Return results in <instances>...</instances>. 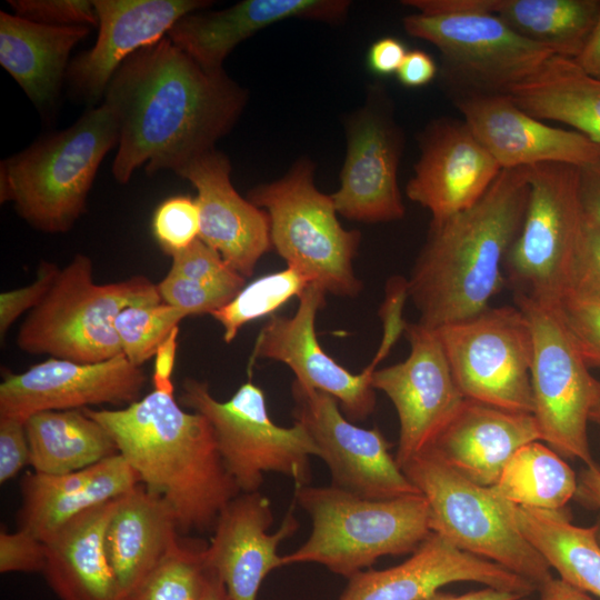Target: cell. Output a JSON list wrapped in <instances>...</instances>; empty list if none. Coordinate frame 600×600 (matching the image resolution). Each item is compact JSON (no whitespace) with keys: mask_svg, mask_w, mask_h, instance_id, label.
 <instances>
[{"mask_svg":"<svg viewBox=\"0 0 600 600\" xmlns=\"http://www.w3.org/2000/svg\"><path fill=\"white\" fill-rule=\"evenodd\" d=\"M406 6L429 16H453L476 12L497 13L500 0H407Z\"/></svg>","mask_w":600,"mask_h":600,"instance_id":"c3c4849f","label":"cell"},{"mask_svg":"<svg viewBox=\"0 0 600 600\" xmlns=\"http://www.w3.org/2000/svg\"><path fill=\"white\" fill-rule=\"evenodd\" d=\"M580 198L584 218L600 229V162L580 168Z\"/></svg>","mask_w":600,"mask_h":600,"instance_id":"f5cc1de1","label":"cell"},{"mask_svg":"<svg viewBox=\"0 0 600 600\" xmlns=\"http://www.w3.org/2000/svg\"><path fill=\"white\" fill-rule=\"evenodd\" d=\"M507 93L530 116L564 123L600 144V79L574 59L551 57Z\"/></svg>","mask_w":600,"mask_h":600,"instance_id":"4dcf8cb0","label":"cell"},{"mask_svg":"<svg viewBox=\"0 0 600 600\" xmlns=\"http://www.w3.org/2000/svg\"><path fill=\"white\" fill-rule=\"evenodd\" d=\"M178 333L179 327L174 328L157 349L151 378L153 390L174 394L172 373L177 354Z\"/></svg>","mask_w":600,"mask_h":600,"instance_id":"681fc988","label":"cell"},{"mask_svg":"<svg viewBox=\"0 0 600 600\" xmlns=\"http://www.w3.org/2000/svg\"><path fill=\"white\" fill-rule=\"evenodd\" d=\"M528 194V167L502 169L473 206L431 223L407 281L419 323L438 329L490 307L504 283V260L520 232Z\"/></svg>","mask_w":600,"mask_h":600,"instance_id":"7a4b0ae2","label":"cell"},{"mask_svg":"<svg viewBox=\"0 0 600 600\" xmlns=\"http://www.w3.org/2000/svg\"><path fill=\"white\" fill-rule=\"evenodd\" d=\"M514 304L524 312L532 330L533 416L542 442L562 458L593 466L588 422L600 401V381L590 373L559 302L514 292Z\"/></svg>","mask_w":600,"mask_h":600,"instance_id":"30bf717a","label":"cell"},{"mask_svg":"<svg viewBox=\"0 0 600 600\" xmlns=\"http://www.w3.org/2000/svg\"><path fill=\"white\" fill-rule=\"evenodd\" d=\"M513 31L576 59L600 14L599 0H500L496 13Z\"/></svg>","mask_w":600,"mask_h":600,"instance_id":"836d02e7","label":"cell"},{"mask_svg":"<svg viewBox=\"0 0 600 600\" xmlns=\"http://www.w3.org/2000/svg\"><path fill=\"white\" fill-rule=\"evenodd\" d=\"M118 498L82 511L43 540L42 572L60 600H120L106 549V531Z\"/></svg>","mask_w":600,"mask_h":600,"instance_id":"83f0119b","label":"cell"},{"mask_svg":"<svg viewBox=\"0 0 600 600\" xmlns=\"http://www.w3.org/2000/svg\"><path fill=\"white\" fill-rule=\"evenodd\" d=\"M400 140L388 116L369 103L351 121L341 184L331 194L337 213L362 222L401 219L397 181Z\"/></svg>","mask_w":600,"mask_h":600,"instance_id":"cb8c5ba5","label":"cell"},{"mask_svg":"<svg viewBox=\"0 0 600 600\" xmlns=\"http://www.w3.org/2000/svg\"><path fill=\"white\" fill-rule=\"evenodd\" d=\"M291 393L294 421L304 426L318 447L331 486L371 500L420 493L390 453L392 443L379 428L356 426L341 412L337 399L296 380Z\"/></svg>","mask_w":600,"mask_h":600,"instance_id":"5bb4252c","label":"cell"},{"mask_svg":"<svg viewBox=\"0 0 600 600\" xmlns=\"http://www.w3.org/2000/svg\"><path fill=\"white\" fill-rule=\"evenodd\" d=\"M163 302L157 283L146 276L99 284L91 259L77 253L56 277L43 300L22 322L18 347L29 354L76 362H101L123 354L114 328L130 306Z\"/></svg>","mask_w":600,"mask_h":600,"instance_id":"8992f818","label":"cell"},{"mask_svg":"<svg viewBox=\"0 0 600 600\" xmlns=\"http://www.w3.org/2000/svg\"><path fill=\"white\" fill-rule=\"evenodd\" d=\"M178 401L210 422L221 459L240 492L259 491L267 472L289 477L296 488L310 483V457H319L318 447L302 423L276 424L263 390L251 380L229 400L219 401L208 382L187 378Z\"/></svg>","mask_w":600,"mask_h":600,"instance_id":"9c48e42d","label":"cell"},{"mask_svg":"<svg viewBox=\"0 0 600 600\" xmlns=\"http://www.w3.org/2000/svg\"><path fill=\"white\" fill-rule=\"evenodd\" d=\"M538 440L533 414L466 398L427 450L468 480L493 487L516 451Z\"/></svg>","mask_w":600,"mask_h":600,"instance_id":"d4e9b609","label":"cell"},{"mask_svg":"<svg viewBox=\"0 0 600 600\" xmlns=\"http://www.w3.org/2000/svg\"><path fill=\"white\" fill-rule=\"evenodd\" d=\"M294 499L312 530L301 547L282 556L283 567L318 563L350 579L383 556L412 553L431 533L422 493L371 500L331 484H308L296 488Z\"/></svg>","mask_w":600,"mask_h":600,"instance_id":"5b68a950","label":"cell"},{"mask_svg":"<svg viewBox=\"0 0 600 600\" xmlns=\"http://www.w3.org/2000/svg\"><path fill=\"white\" fill-rule=\"evenodd\" d=\"M559 308L586 362L592 367L600 361V298L567 291Z\"/></svg>","mask_w":600,"mask_h":600,"instance_id":"b9f144b4","label":"cell"},{"mask_svg":"<svg viewBox=\"0 0 600 600\" xmlns=\"http://www.w3.org/2000/svg\"><path fill=\"white\" fill-rule=\"evenodd\" d=\"M501 170L464 121H442L423 139L407 196L439 223L473 206Z\"/></svg>","mask_w":600,"mask_h":600,"instance_id":"603a6c76","label":"cell"},{"mask_svg":"<svg viewBox=\"0 0 600 600\" xmlns=\"http://www.w3.org/2000/svg\"><path fill=\"white\" fill-rule=\"evenodd\" d=\"M179 532L171 506L142 483L118 498L106 531V549L120 600L180 543Z\"/></svg>","mask_w":600,"mask_h":600,"instance_id":"f1b7e54d","label":"cell"},{"mask_svg":"<svg viewBox=\"0 0 600 600\" xmlns=\"http://www.w3.org/2000/svg\"><path fill=\"white\" fill-rule=\"evenodd\" d=\"M576 62L592 77L600 79V14Z\"/></svg>","mask_w":600,"mask_h":600,"instance_id":"11a10c76","label":"cell"},{"mask_svg":"<svg viewBox=\"0 0 600 600\" xmlns=\"http://www.w3.org/2000/svg\"><path fill=\"white\" fill-rule=\"evenodd\" d=\"M170 271L186 278L239 292L246 278L232 269L223 258L202 240L171 256Z\"/></svg>","mask_w":600,"mask_h":600,"instance_id":"ab89813d","label":"cell"},{"mask_svg":"<svg viewBox=\"0 0 600 600\" xmlns=\"http://www.w3.org/2000/svg\"><path fill=\"white\" fill-rule=\"evenodd\" d=\"M327 292L310 283L299 297L291 317H271L256 339L252 359H269L287 364L296 381L303 387L332 396L347 419L366 420L376 407L372 372L382 354L361 373H352L320 346L314 323L317 313L326 306Z\"/></svg>","mask_w":600,"mask_h":600,"instance_id":"2e32d148","label":"cell"},{"mask_svg":"<svg viewBox=\"0 0 600 600\" xmlns=\"http://www.w3.org/2000/svg\"><path fill=\"white\" fill-rule=\"evenodd\" d=\"M538 590L540 591V600H592L587 592L560 578L550 579Z\"/></svg>","mask_w":600,"mask_h":600,"instance_id":"6f0895ef","label":"cell"},{"mask_svg":"<svg viewBox=\"0 0 600 600\" xmlns=\"http://www.w3.org/2000/svg\"><path fill=\"white\" fill-rule=\"evenodd\" d=\"M574 499L584 508L600 511V468L586 466L578 474V488ZM596 538L600 546V516L594 523Z\"/></svg>","mask_w":600,"mask_h":600,"instance_id":"db71d44e","label":"cell"},{"mask_svg":"<svg viewBox=\"0 0 600 600\" xmlns=\"http://www.w3.org/2000/svg\"><path fill=\"white\" fill-rule=\"evenodd\" d=\"M204 548L180 541L121 600H199L209 573Z\"/></svg>","mask_w":600,"mask_h":600,"instance_id":"8d00e7d4","label":"cell"},{"mask_svg":"<svg viewBox=\"0 0 600 600\" xmlns=\"http://www.w3.org/2000/svg\"><path fill=\"white\" fill-rule=\"evenodd\" d=\"M434 330L464 398L533 414V336L518 306L488 307Z\"/></svg>","mask_w":600,"mask_h":600,"instance_id":"7c38bea8","label":"cell"},{"mask_svg":"<svg viewBox=\"0 0 600 600\" xmlns=\"http://www.w3.org/2000/svg\"><path fill=\"white\" fill-rule=\"evenodd\" d=\"M30 463L26 420L0 416V483L14 478Z\"/></svg>","mask_w":600,"mask_h":600,"instance_id":"7dc6e473","label":"cell"},{"mask_svg":"<svg viewBox=\"0 0 600 600\" xmlns=\"http://www.w3.org/2000/svg\"><path fill=\"white\" fill-rule=\"evenodd\" d=\"M157 286L163 302L184 311L188 316L211 314L238 293L186 278L170 270Z\"/></svg>","mask_w":600,"mask_h":600,"instance_id":"60d3db41","label":"cell"},{"mask_svg":"<svg viewBox=\"0 0 600 600\" xmlns=\"http://www.w3.org/2000/svg\"><path fill=\"white\" fill-rule=\"evenodd\" d=\"M266 209L271 244L288 267L306 273L327 293L356 297L362 289L353 270L360 233L344 230L331 199L313 184V164L300 160L278 181L249 192Z\"/></svg>","mask_w":600,"mask_h":600,"instance_id":"ba28073f","label":"cell"},{"mask_svg":"<svg viewBox=\"0 0 600 600\" xmlns=\"http://www.w3.org/2000/svg\"><path fill=\"white\" fill-rule=\"evenodd\" d=\"M403 43L394 38H382L376 41L368 53L370 69L381 76L397 73L406 54Z\"/></svg>","mask_w":600,"mask_h":600,"instance_id":"816d5d0a","label":"cell"},{"mask_svg":"<svg viewBox=\"0 0 600 600\" xmlns=\"http://www.w3.org/2000/svg\"><path fill=\"white\" fill-rule=\"evenodd\" d=\"M338 600H422L446 584L472 581L486 587L531 594L537 588L498 563L459 550L431 532L402 563L360 571Z\"/></svg>","mask_w":600,"mask_h":600,"instance_id":"ffe728a7","label":"cell"},{"mask_svg":"<svg viewBox=\"0 0 600 600\" xmlns=\"http://www.w3.org/2000/svg\"><path fill=\"white\" fill-rule=\"evenodd\" d=\"M146 383L141 367L124 354L83 363L49 358L0 384V416L27 420L48 410H74L97 404L129 406Z\"/></svg>","mask_w":600,"mask_h":600,"instance_id":"e0dca14e","label":"cell"},{"mask_svg":"<svg viewBox=\"0 0 600 600\" xmlns=\"http://www.w3.org/2000/svg\"><path fill=\"white\" fill-rule=\"evenodd\" d=\"M174 173L197 190L199 239L214 249L243 278L270 250V219L266 210L242 198L230 179L231 164L216 149L187 162Z\"/></svg>","mask_w":600,"mask_h":600,"instance_id":"7402d4cb","label":"cell"},{"mask_svg":"<svg viewBox=\"0 0 600 600\" xmlns=\"http://www.w3.org/2000/svg\"><path fill=\"white\" fill-rule=\"evenodd\" d=\"M118 141L107 104L90 108L70 127L1 161V202H13L17 213L37 230L69 231L86 211L100 163Z\"/></svg>","mask_w":600,"mask_h":600,"instance_id":"277c9868","label":"cell"},{"mask_svg":"<svg viewBox=\"0 0 600 600\" xmlns=\"http://www.w3.org/2000/svg\"><path fill=\"white\" fill-rule=\"evenodd\" d=\"M410 353L401 362L374 370L371 384L392 402L400 430L396 461L400 468L429 448L466 399L458 388L434 329L404 323Z\"/></svg>","mask_w":600,"mask_h":600,"instance_id":"9a60e30c","label":"cell"},{"mask_svg":"<svg viewBox=\"0 0 600 600\" xmlns=\"http://www.w3.org/2000/svg\"><path fill=\"white\" fill-rule=\"evenodd\" d=\"M590 421H593L598 426H600V401L598 402V404L593 409V411L591 413V417H590Z\"/></svg>","mask_w":600,"mask_h":600,"instance_id":"91938a15","label":"cell"},{"mask_svg":"<svg viewBox=\"0 0 600 600\" xmlns=\"http://www.w3.org/2000/svg\"><path fill=\"white\" fill-rule=\"evenodd\" d=\"M272 523L270 500L259 491L240 492L220 511L203 556L232 600H257L267 576L283 567L278 547L296 533L299 522L291 509L268 533Z\"/></svg>","mask_w":600,"mask_h":600,"instance_id":"44dd1931","label":"cell"},{"mask_svg":"<svg viewBox=\"0 0 600 600\" xmlns=\"http://www.w3.org/2000/svg\"><path fill=\"white\" fill-rule=\"evenodd\" d=\"M349 6L344 0H244L220 11L190 12L167 37L203 69L222 71L227 56L257 31L289 18L338 22Z\"/></svg>","mask_w":600,"mask_h":600,"instance_id":"484cf974","label":"cell"},{"mask_svg":"<svg viewBox=\"0 0 600 600\" xmlns=\"http://www.w3.org/2000/svg\"><path fill=\"white\" fill-rule=\"evenodd\" d=\"M82 410L106 429L140 483L171 506L180 532L212 531L240 493L210 422L183 410L174 394L153 390L120 409Z\"/></svg>","mask_w":600,"mask_h":600,"instance_id":"3957f363","label":"cell"},{"mask_svg":"<svg viewBox=\"0 0 600 600\" xmlns=\"http://www.w3.org/2000/svg\"><path fill=\"white\" fill-rule=\"evenodd\" d=\"M519 527L551 569L567 583L600 598V546L596 527L571 522L569 510L516 506Z\"/></svg>","mask_w":600,"mask_h":600,"instance_id":"d6a6232c","label":"cell"},{"mask_svg":"<svg viewBox=\"0 0 600 600\" xmlns=\"http://www.w3.org/2000/svg\"><path fill=\"white\" fill-rule=\"evenodd\" d=\"M138 483L137 472L120 453L66 474L27 472L20 482L19 528L43 541L74 516Z\"/></svg>","mask_w":600,"mask_h":600,"instance_id":"4316f807","label":"cell"},{"mask_svg":"<svg viewBox=\"0 0 600 600\" xmlns=\"http://www.w3.org/2000/svg\"><path fill=\"white\" fill-rule=\"evenodd\" d=\"M592 367H596V368L600 369V361L596 362Z\"/></svg>","mask_w":600,"mask_h":600,"instance_id":"94428289","label":"cell"},{"mask_svg":"<svg viewBox=\"0 0 600 600\" xmlns=\"http://www.w3.org/2000/svg\"><path fill=\"white\" fill-rule=\"evenodd\" d=\"M310 283L306 273L287 266L244 286L211 316L221 324L224 342L230 343L244 324L273 313L292 297L299 298Z\"/></svg>","mask_w":600,"mask_h":600,"instance_id":"d590c367","label":"cell"},{"mask_svg":"<svg viewBox=\"0 0 600 600\" xmlns=\"http://www.w3.org/2000/svg\"><path fill=\"white\" fill-rule=\"evenodd\" d=\"M102 102L119 132L112 174L124 184L138 168L176 172L216 149L239 119L247 92L223 70L203 69L164 37L119 67Z\"/></svg>","mask_w":600,"mask_h":600,"instance_id":"6da1fadb","label":"cell"},{"mask_svg":"<svg viewBox=\"0 0 600 600\" xmlns=\"http://www.w3.org/2000/svg\"><path fill=\"white\" fill-rule=\"evenodd\" d=\"M187 317L184 311L166 302L127 307L114 320L122 353L131 363L141 367Z\"/></svg>","mask_w":600,"mask_h":600,"instance_id":"74e56055","label":"cell"},{"mask_svg":"<svg viewBox=\"0 0 600 600\" xmlns=\"http://www.w3.org/2000/svg\"><path fill=\"white\" fill-rule=\"evenodd\" d=\"M26 430L38 473L66 474L119 453L106 429L82 409L33 413Z\"/></svg>","mask_w":600,"mask_h":600,"instance_id":"1f68e13d","label":"cell"},{"mask_svg":"<svg viewBox=\"0 0 600 600\" xmlns=\"http://www.w3.org/2000/svg\"><path fill=\"white\" fill-rule=\"evenodd\" d=\"M89 27H52L0 12V64L39 110L54 106L72 49Z\"/></svg>","mask_w":600,"mask_h":600,"instance_id":"f546056e","label":"cell"},{"mask_svg":"<svg viewBox=\"0 0 600 600\" xmlns=\"http://www.w3.org/2000/svg\"><path fill=\"white\" fill-rule=\"evenodd\" d=\"M493 488L514 506L558 511L574 499L578 476L561 456L538 440L516 451Z\"/></svg>","mask_w":600,"mask_h":600,"instance_id":"e575fe53","label":"cell"},{"mask_svg":"<svg viewBox=\"0 0 600 600\" xmlns=\"http://www.w3.org/2000/svg\"><path fill=\"white\" fill-rule=\"evenodd\" d=\"M60 268L49 261H41L36 280L24 287L0 294V336H6L11 324L26 311L34 309L52 287Z\"/></svg>","mask_w":600,"mask_h":600,"instance_id":"f6af8a7d","label":"cell"},{"mask_svg":"<svg viewBox=\"0 0 600 600\" xmlns=\"http://www.w3.org/2000/svg\"><path fill=\"white\" fill-rule=\"evenodd\" d=\"M519 600H526V599L521 598V599H519Z\"/></svg>","mask_w":600,"mask_h":600,"instance_id":"6125c7cd","label":"cell"},{"mask_svg":"<svg viewBox=\"0 0 600 600\" xmlns=\"http://www.w3.org/2000/svg\"><path fill=\"white\" fill-rule=\"evenodd\" d=\"M14 14L52 27H98L93 0H9Z\"/></svg>","mask_w":600,"mask_h":600,"instance_id":"7bdbcfd3","label":"cell"},{"mask_svg":"<svg viewBox=\"0 0 600 600\" xmlns=\"http://www.w3.org/2000/svg\"><path fill=\"white\" fill-rule=\"evenodd\" d=\"M46 563L44 542L29 531L0 532V572H39Z\"/></svg>","mask_w":600,"mask_h":600,"instance_id":"bcb514c9","label":"cell"},{"mask_svg":"<svg viewBox=\"0 0 600 600\" xmlns=\"http://www.w3.org/2000/svg\"><path fill=\"white\" fill-rule=\"evenodd\" d=\"M521 598L524 597L510 591L486 587L483 589L463 594H452L437 591L422 600H519Z\"/></svg>","mask_w":600,"mask_h":600,"instance_id":"9f6ffc18","label":"cell"},{"mask_svg":"<svg viewBox=\"0 0 600 600\" xmlns=\"http://www.w3.org/2000/svg\"><path fill=\"white\" fill-rule=\"evenodd\" d=\"M203 0H93L98 16L94 44L74 57L66 80L88 103L103 98L119 67L143 47L167 37L183 16L206 9Z\"/></svg>","mask_w":600,"mask_h":600,"instance_id":"d6986e66","label":"cell"},{"mask_svg":"<svg viewBox=\"0 0 600 600\" xmlns=\"http://www.w3.org/2000/svg\"><path fill=\"white\" fill-rule=\"evenodd\" d=\"M567 291L600 298V229L584 216Z\"/></svg>","mask_w":600,"mask_h":600,"instance_id":"ee69618b","label":"cell"},{"mask_svg":"<svg viewBox=\"0 0 600 600\" xmlns=\"http://www.w3.org/2000/svg\"><path fill=\"white\" fill-rule=\"evenodd\" d=\"M401 470L428 501L431 532L459 550L500 564L537 590L553 578L547 560L522 533L516 506L493 487L468 480L429 450Z\"/></svg>","mask_w":600,"mask_h":600,"instance_id":"52a82bcc","label":"cell"},{"mask_svg":"<svg viewBox=\"0 0 600 600\" xmlns=\"http://www.w3.org/2000/svg\"><path fill=\"white\" fill-rule=\"evenodd\" d=\"M523 222L503 271L516 292L559 302L569 287L583 211L580 168L566 163L528 167Z\"/></svg>","mask_w":600,"mask_h":600,"instance_id":"8fae6325","label":"cell"},{"mask_svg":"<svg viewBox=\"0 0 600 600\" xmlns=\"http://www.w3.org/2000/svg\"><path fill=\"white\" fill-rule=\"evenodd\" d=\"M199 600H232L219 577L209 569V573Z\"/></svg>","mask_w":600,"mask_h":600,"instance_id":"680465c9","label":"cell"},{"mask_svg":"<svg viewBox=\"0 0 600 600\" xmlns=\"http://www.w3.org/2000/svg\"><path fill=\"white\" fill-rule=\"evenodd\" d=\"M436 73L434 60L424 51L412 50L407 52L397 77L404 87L418 88L428 84Z\"/></svg>","mask_w":600,"mask_h":600,"instance_id":"f907efd6","label":"cell"},{"mask_svg":"<svg viewBox=\"0 0 600 600\" xmlns=\"http://www.w3.org/2000/svg\"><path fill=\"white\" fill-rule=\"evenodd\" d=\"M458 107L464 123L502 169L540 163L583 168L600 162L599 143L530 116L508 93H472Z\"/></svg>","mask_w":600,"mask_h":600,"instance_id":"ac0fdd59","label":"cell"},{"mask_svg":"<svg viewBox=\"0 0 600 600\" xmlns=\"http://www.w3.org/2000/svg\"><path fill=\"white\" fill-rule=\"evenodd\" d=\"M152 232L169 256L199 239L200 210L196 198L173 196L163 200L153 212Z\"/></svg>","mask_w":600,"mask_h":600,"instance_id":"f35d334b","label":"cell"},{"mask_svg":"<svg viewBox=\"0 0 600 600\" xmlns=\"http://www.w3.org/2000/svg\"><path fill=\"white\" fill-rule=\"evenodd\" d=\"M403 26L409 34L436 46L459 78L486 93H507L557 56L489 12L413 13L404 18Z\"/></svg>","mask_w":600,"mask_h":600,"instance_id":"4fadbf2b","label":"cell"}]
</instances>
